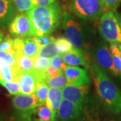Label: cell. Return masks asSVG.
Here are the masks:
<instances>
[{
  "label": "cell",
  "mask_w": 121,
  "mask_h": 121,
  "mask_svg": "<svg viewBox=\"0 0 121 121\" xmlns=\"http://www.w3.org/2000/svg\"><path fill=\"white\" fill-rule=\"evenodd\" d=\"M20 72L14 67L5 66L0 70V79L5 81L17 80Z\"/></svg>",
  "instance_id": "obj_21"
},
{
  "label": "cell",
  "mask_w": 121,
  "mask_h": 121,
  "mask_svg": "<svg viewBox=\"0 0 121 121\" xmlns=\"http://www.w3.org/2000/svg\"><path fill=\"white\" fill-rule=\"evenodd\" d=\"M8 28L10 34L16 38L38 36V32L26 13L16 15Z\"/></svg>",
  "instance_id": "obj_6"
},
{
  "label": "cell",
  "mask_w": 121,
  "mask_h": 121,
  "mask_svg": "<svg viewBox=\"0 0 121 121\" xmlns=\"http://www.w3.org/2000/svg\"><path fill=\"white\" fill-rule=\"evenodd\" d=\"M63 28L65 38L73 47L83 50L86 44L87 36L82 24L70 13L65 12L63 17Z\"/></svg>",
  "instance_id": "obj_4"
},
{
  "label": "cell",
  "mask_w": 121,
  "mask_h": 121,
  "mask_svg": "<svg viewBox=\"0 0 121 121\" xmlns=\"http://www.w3.org/2000/svg\"><path fill=\"white\" fill-rule=\"evenodd\" d=\"M57 55H59V51L56 47L55 40L47 45H44L39 48L37 56L52 59Z\"/></svg>",
  "instance_id": "obj_20"
},
{
  "label": "cell",
  "mask_w": 121,
  "mask_h": 121,
  "mask_svg": "<svg viewBox=\"0 0 121 121\" xmlns=\"http://www.w3.org/2000/svg\"><path fill=\"white\" fill-rule=\"evenodd\" d=\"M0 85L4 87L11 95H17L20 94V85L17 80L5 81L0 79Z\"/></svg>",
  "instance_id": "obj_25"
},
{
  "label": "cell",
  "mask_w": 121,
  "mask_h": 121,
  "mask_svg": "<svg viewBox=\"0 0 121 121\" xmlns=\"http://www.w3.org/2000/svg\"><path fill=\"white\" fill-rule=\"evenodd\" d=\"M63 98L62 89L49 87L46 104L52 108L56 115Z\"/></svg>",
  "instance_id": "obj_17"
},
{
  "label": "cell",
  "mask_w": 121,
  "mask_h": 121,
  "mask_svg": "<svg viewBox=\"0 0 121 121\" xmlns=\"http://www.w3.org/2000/svg\"><path fill=\"white\" fill-rule=\"evenodd\" d=\"M69 10L84 20L94 21L104 12L102 0H71Z\"/></svg>",
  "instance_id": "obj_3"
},
{
  "label": "cell",
  "mask_w": 121,
  "mask_h": 121,
  "mask_svg": "<svg viewBox=\"0 0 121 121\" xmlns=\"http://www.w3.org/2000/svg\"><path fill=\"white\" fill-rule=\"evenodd\" d=\"M62 56L67 65L83 66L86 69H89L90 63L87 56L86 55V52L82 49L73 47L69 52Z\"/></svg>",
  "instance_id": "obj_15"
},
{
  "label": "cell",
  "mask_w": 121,
  "mask_h": 121,
  "mask_svg": "<svg viewBox=\"0 0 121 121\" xmlns=\"http://www.w3.org/2000/svg\"><path fill=\"white\" fill-rule=\"evenodd\" d=\"M46 83L49 87L62 89L67 84V78L65 77V73H60L55 76L48 78L46 80Z\"/></svg>",
  "instance_id": "obj_24"
},
{
  "label": "cell",
  "mask_w": 121,
  "mask_h": 121,
  "mask_svg": "<svg viewBox=\"0 0 121 121\" xmlns=\"http://www.w3.org/2000/svg\"><path fill=\"white\" fill-rule=\"evenodd\" d=\"M38 32V36L51 35L59 26L62 19V10L58 2L40 6L36 5L26 12Z\"/></svg>",
  "instance_id": "obj_2"
},
{
  "label": "cell",
  "mask_w": 121,
  "mask_h": 121,
  "mask_svg": "<svg viewBox=\"0 0 121 121\" xmlns=\"http://www.w3.org/2000/svg\"><path fill=\"white\" fill-rule=\"evenodd\" d=\"M4 31L0 30V43L1 42V40L4 39Z\"/></svg>",
  "instance_id": "obj_36"
},
{
  "label": "cell",
  "mask_w": 121,
  "mask_h": 121,
  "mask_svg": "<svg viewBox=\"0 0 121 121\" xmlns=\"http://www.w3.org/2000/svg\"><path fill=\"white\" fill-rule=\"evenodd\" d=\"M0 121H2V120H1V119H0Z\"/></svg>",
  "instance_id": "obj_37"
},
{
  "label": "cell",
  "mask_w": 121,
  "mask_h": 121,
  "mask_svg": "<svg viewBox=\"0 0 121 121\" xmlns=\"http://www.w3.org/2000/svg\"><path fill=\"white\" fill-rule=\"evenodd\" d=\"M64 73L67 78V83L70 85L75 86L90 85V75L86 69L79 67L78 66L67 65Z\"/></svg>",
  "instance_id": "obj_10"
},
{
  "label": "cell",
  "mask_w": 121,
  "mask_h": 121,
  "mask_svg": "<svg viewBox=\"0 0 121 121\" xmlns=\"http://www.w3.org/2000/svg\"><path fill=\"white\" fill-rule=\"evenodd\" d=\"M32 113H16L10 117L9 121H32Z\"/></svg>",
  "instance_id": "obj_32"
},
{
  "label": "cell",
  "mask_w": 121,
  "mask_h": 121,
  "mask_svg": "<svg viewBox=\"0 0 121 121\" xmlns=\"http://www.w3.org/2000/svg\"><path fill=\"white\" fill-rule=\"evenodd\" d=\"M114 13H115L116 16H117V20H118V22L119 26H120V28H121V13H118L117 11H115V12H114Z\"/></svg>",
  "instance_id": "obj_35"
},
{
  "label": "cell",
  "mask_w": 121,
  "mask_h": 121,
  "mask_svg": "<svg viewBox=\"0 0 121 121\" xmlns=\"http://www.w3.org/2000/svg\"></svg>",
  "instance_id": "obj_38"
},
{
  "label": "cell",
  "mask_w": 121,
  "mask_h": 121,
  "mask_svg": "<svg viewBox=\"0 0 121 121\" xmlns=\"http://www.w3.org/2000/svg\"><path fill=\"white\" fill-rule=\"evenodd\" d=\"M34 39L36 44L39 45V48L44 45H47L48 44L51 43V42L55 40V38L50 35H44L39 36H35Z\"/></svg>",
  "instance_id": "obj_31"
},
{
  "label": "cell",
  "mask_w": 121,
  "mask_h": 121,
  "mask_svg": "<svg viewBox=\"0 0 121 121\" xmlns=\"http://www.w3.org/2000/svg\"><path fill=\"white\" fill-rule=\"evenodd\" d=\"M17 81L20 85V94H35L38 86L39 78L35 71L20 72Z\"/></svg>",
  "instance_id": "obj_13"
},
{
  "label": "cell",
  "mask_w": 121,
  "mask_h": 121,
  "mask_svg": "<svg viewBox=\"0 0 121 121\" xmlns=\"http://www.w3.org/2000/svg\"><path fill=\"white\" fill-rule=\"evenodd\" d=\"M55 43L59 51V55H63L64 54L69 52L72 48L73 46L65 37H59L55 39Z\"/></svg>",
  "instance_id": "obj_27"
},
{
  "label": "cell",
  "mask_w": 121,
  "mask_h": 121,
  "mask_svg": "<svg viewBox=\"0 0 121 121\" xmlns=\"http://www.w3.org/2000/svg\"><path fill=\"white\" fill-rule=\"evenodd\" d=\"M13 46L16 52H21L32 59L38 55L39 47L34 37L16 38L13 39Z\"/></svg>",
  "instance_id": "obj_12"
},
{
  "label": "cell",
  "mask_w": 121,
  "mask_h": 121,
  "mask_svg": "<svg viewBox=\"0 0 121 121\" xmlns=\"http://www.w3.org/2000/svg\"><path fill=\"white\" fill-rule=\"evenodd\" d=\"M56 114L45 102L35 108L32 119V121H56Z\"/></svg>",
  "instance_id": "obj_16"
},
{
  "label": "cell",
  "mask_w": 121,
  "mask_h": 121,
  "mask_svg": "<svg viewBox=\"0 0 121 121\" xmlns=\"http://www.w3.org/2000/svg\"><path fill=\"white\" fill-rule=\"evenodd\" d=\"M92 81L99 98L106 109L114 114L121 112V91L96 63L90 65Z\"/></svg>",
  "instance_id": "obj_1"
},
{
  "label": "cell",
  "mask_w": 121,
  "mask_h": 121,
  "mask_svg": "<svg viewBox=\"0 0 121 121\" xmlns=\"http://www.w3.org/2000/svg\"><path fill=\"white\" fill-rule=\"evenodd\" d=\"M14 67L20 72H28L34 70L33 59L20 52H16V63Z\"/></svg>",
  "instance_id": "obj_18"
},
{
  "label": "cell",
  "mask_w": 121,
  "mask_h": 121,
  "mask_svg": "<svg viewBox=\"0 0 121 121\" xmlns=\"http://www.w3.org/2000/svg\"><path fill=\"white\" fill-rule=\"evenodd\" d=\"M102 2L104 6V12H115L121 4V0H102Z\"/></svg>",
  "instance_id": "obj_33"
},
{
  "label": "cell",
  "mask_w": 121,
  "mask_h": 121,
  "mask_svg": "<svg viewBox=\"0 0 121 121\" xmlns=\"http://www.w3.org/2000/svg\"><path fill=\"white\" fill-rule=\"evenodd\" d=\"M98 26L99 33L106 41L121 44V30L114 12H104L99 17Z\"/></svg>",
  "instance_id": "obj_5"
},
{
  "label": "cell",
  "mask_w": 121,
  "mask_h": 121,
  "mask_svg": "<svg viewBox=\"0 0 121 121\" xmlns=\"http://www.w3.org/2000/svg\"><path fill=\"white\" fill-rule=\"evenodd\" d=\"M82 110L76 104L63 98L56 113V121H76L81 117Z\"/></svg>",
  "instance_id": "obj_9"
},
{
  "label": "cell",
  "mask_w": 121,
  "mask_h": 121,
  "mask_svg": "<svg viewBox=\"0 0 121 121\" xmlns=\"http://www.w3.org/2000/svg\"><path fill=\"white\" fill-rule=\"evenodd\" d=\"M96 64L106 73H108L115 78L121 76L114 63L110 49L103 43H99L95 48Z\"/></svg>",
  "instance_id": "obj_7"
},
{
  "label": "cell",
  "mask_w": 121,
  "mask_h": 121,
  "mask_svg": "<svg viewBox=\"0 0 121 121\" xmlns=\"http://www.w3.org/2000/svg\"><path fill=\"white\" fill-rule=\"evenodd\" d=\"M109 49L112 56L115 67L121 75V44L119 43H110Z\"/></svg>",
  "instance_id": "obj_22"
},
{
  "label": "cell",
  "mask_w": 121,
  "mask_h": 121,
  "mask_svg": "<svg viewBox=\"0 0 121 121\" xmlns=\"http://www.w3.org/2000/svg\"><path fill=\"white\" fill-rule=\"evenodd\" d=\"M16 63V54L0 51V70L5 66L14 67Z\"/></svg>",
  "instance_id": "obj_26"
},
{
  "label": "cell",
  "mask_w": 121,
  "mask_h": 121,
  "mask_svg": "<svg viewBox=\"0 0 121 121\" xmlns=\"http://www.w3.org/2000/svg\"><path fill=\"white\" fill-rule=\"evenodd\" d=\"M12 105L16 112L20 113H33L38 106V102L35 94H19L14 95Z\"/></svg>",
  "instance_id": "obj_11"
},
{
  "label": "cell",
  "mask_w": 121,
  "mask_h": 121,
  "mask_svg": "<svg viewBox=\"0 0 121 121\" xmlns=\"http://www.w3.org/2000/svg\"><path fill=\"white\" fill-rule=\"evenodd\" d=\"M36 5H40V6H46L48 5L56 2V0H35Z\"/></svg>",
  "instance_id": "obj_34"
},
{
  "label": "cell",
  "mask_w": 121,
  "mask_h": 121,
  "mask_svg": "<svg viewBox=\"0 0 121 121\" xmlns=\"http://www.w3.org/2000/svg\"><path fill=\"white\" fill-rule=\"evenodd\" d=\"M0 51L16 54V52L13 46V39L9 35L4 36L0 43Z\"/></svg>",
  "instance_id": "obj_29"
},
{
  "label": "cell",
  "mask_w": 121,
  "mask_h": 121,
  "mask_svg": "<svg viewBox=\"0 0 121 121\" xmlns=\"http://www.w3.org/2000/svg\"><path fill=\"white\" fill-rule=\"evenodd\" d=\"M89 92V86H75L67 83L62 88L63 98L83 108L86 104Z\"/></svg>",
  "instance_id": "obj_8"
},
{
  "label": "cell",
  "mask_w": 121,
  "mask_h": 121,
  "mask_svg": "<svg viewBox=\"0 0 121 121\" xmlns=\"http://www.w3.org/2000/svg\"><path fill=\"white\" fill-rule=\"evenodd\" d=\"M51 65L63 73H64L65 69L67 66V63L63 60V56L60 55H57L51 59Z\"/></svg>",
  "instance_id": "obj_30"
},
{
  "label": "cell",
  "mask_w": 121,
  "mask_h": 121,
  "mask_svg": "<svg viewBox=\"0 0 121 121\" xmlns=\"http://www.w3.org/2000/svg\"><path fill=\"white\" fill-rule=\"evenodd\" d=\"M15 5L17 12L26 13L36 6L35 0H12Z\"/></svg>",
  "instance_id": "obj_23"
},
{
  "label": "cell",
  "mask_w": 121,
  "mask_h": 121,
  "mask_svg": "<svg viewBox=\"0 0 121 121\" xmlns=\"http://www.w3.org/2000/svg\"><path fill=\"white\" fill-rule=\"evenodd\" d=\"M48 89H49V86H48L47 83L44 80H39L35 94L39 106L44 104L46 102Z\"/></svg>",
  "instance_id": "obj_19"
},
{
  "label": "cell",
  "mask_w": 121,
  "mask_h": 121,
  "mask_svg": "<svg viewBox=\"0 0 121 121\" xmlns=\"http://www.w3.org/2000/svg\"><path fill=\"white\" fill-rule=\"evenodd\" d=\"M17 9L11 0H0V29H5L16 16Z\"/></svg>",
  "instance_id": "obj_14"
},
{
  "label": "cell",
  "mask_w": 121,
  "mask_h": 121,
  "mask_svg": "<svg viewBox=\"0 0 121 121\" xmlns=\"http://www.w3.org/2000/svg\"><path fill=\"white\" fill-rule=\"evenodd\" d=\"M34 60V70L37 71H43L51 65V59L46 57L36 56Z\"/></svg>",
  "instance_id": "obj_28"
},
{
  "label": "cell",
  "mask_w": 121,
  "mask_h": 121,
  "mask_svg": "<svg viewBox=\"0 0 121 121\" xmlns=\"http://www.w3.org/2000/svg\"><path fill=\"white\" fill-rule=\"evenodd\" d=\"M11 1H12V0H11Z\"/></svg>",
  "instance_id": "obj_39"
}]
</instances>
